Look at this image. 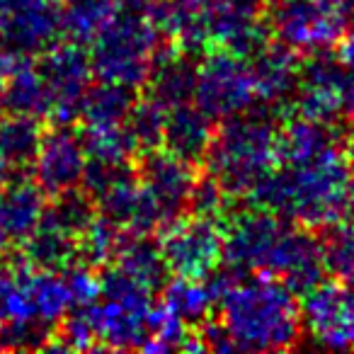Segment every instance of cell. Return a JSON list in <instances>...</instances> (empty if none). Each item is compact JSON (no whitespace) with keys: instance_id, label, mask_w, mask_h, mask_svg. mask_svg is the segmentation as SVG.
Here are the masks:
<instances>
[{"instance_id":"1","label":"cell","mask_w":354,"mask_h":354,"mask_svg":"<svg viewBox=\"0 0 354 354\" xmlns=\"http://www.w3.org/2000/svg\"><path fill=\"white\" fill-rule=\"evenodd\" d=\"M248 197L308 231L354 218V160L347 143L299 165H277Z\"/></svg>"},{"instance_id":"2","label":"cell","mask_w":354,"mask_h":354,"mask_svg":"<svg viewBox=\"0 0 354 354\" xmlns=\"http://www.w3.org/2000/svg\"><path fill=\"white\" fill-rule=\"evenodd\" d=\"M207 281L216 296L218 323L226 330L233 349L279 352L291 349L301 339V301L286 284L231 267H216Z\"/></svg>"},{"instance_id":"3","label":"cell","mask_w":354,"mask_h":354,"mask_svg":"<svg viewBox=\"0 0 354 354\" xmlns=\"http://www.w3.org/2000/svg\"><path fill=\"white\" fill-rule=\"evenodd\" d=\"M209 175L228 197H248L279 165V127L265 109L221 119L207 151Z\"/></svg>"},{"instance_id":"4","label":"cell","mask_w":354,"mask_h":354,"mask_svg":"<svg viewBox=\"0 0 354 354\" xmlns=\"http://www.w3.org/2000/svg\"><path fill=\"white\" fill-rule=\"evenodd\" d=\"M151 12H114L90 44L93 75L107 83L141 88L165 46Z\"/></svg>"},{"instance_id":"5","label":"cell","mask_w":354,"mask_h":354,"mask_svg":"<svg viewBox=\"0 0 354 354\" xmlns=\"http://www.w3.org/2000/svg\"><path fill=\"white\" fill-rule=\"evenodd\" d=\"M267 35L296 56L333 51L347 35V0H265Z\"/></svg>"},{"instance_id":"6","label":"cell","mask_w":354,"mask_h":354,"mask_svg":"<svg viewBox=\"0 0 354 354\" xmlns=\"http://www.w3.org/2000/svg\"><path fill=\"white\" fill-rule=\"evenodd\" d=\"M153 306V291L114 267L102 277L97 301L83 308L95 330L97 347L133 349L143 347L148 339V318Z\"/></svg>"},{"instance_id":"7","label":"cell","mask_w":354,"mask_h":354,"mask_svg":"<svg viewBox=\"0 0 354 354\" xmlns=\"http://www.w3.org/2000/svg\"><path fill=\"white\" fill-rule=\"evenodd\" d=\"M192 100L214 122L252 109L260 97H257L250 59L226 49L209 54L197 66V85Z\"/></svg>"},{"instance_id":"8","label":"cell","mask_w":354,"mask_h":354,"mask_svg":"<svg viewBox=\"0 0 354 354\" xmlns=\"http://www.w3.org/2000/svg\"><path fill=\"white\" fill-rule=\"evenodd\" d=\"M160 252L170 274L204 279L223 260V228L209 216H180L162 228Z\"/></svg>"},{"instance_id":"9","label":"cell","mask_w":354,"mask_h":354,"mask_svg":"<svg viewBox=\"0 0 354 354\" xmlns=\"http://www.w3.org/2000/svg\"><path fill=\"white\" fill-rule=\"evenodd\" d=\"M39 71L44 75L51 93V117L56 124H73L80 119V107H83L85 93L90 90L93 80V66L90 56L75 41L66 44H51L49 49L41 51Z\"/></svg>"},{"instance_id":"10","label":"cell","mask_w":354,"mask_h":354,"mask_svg":"<svg viewBox=\"0 0 354 354\" xmlns=\"http://www.w3.org/2000/svg\"><path fill=\"white\" fill-rule=\"evenodd\" d=\"M301 301L304 330L325 349H354V286L320 281Z\"/></svg>"},{"instance_id":"11","label":"cell","mask_w":354,"mask_h":354,"mask_svg":"<svg viewBox=\"0 0 354 354\" xmlns=\"http://www.w3.org/2000/svg\"><path fill=\"white\" fill-rule=\"evenodd\" d=\"M291 221L262 207L248 209L231 216L223 228V262L245 274H260L270 252Z\"/></svg>"},{"instance_id":"12","label":"cell","mask_w":354,"mask_h":354,"mask_svg":"<svg viewBox=\"0 0 354 354\" xmlns=\"http://www.w3.org/2000/svg\"><path fill=\"white\" fill-rule=\"evenodd\" d=\"M59 37V0H0V41L15 54L37 56Z\"/></svg>"},{"instance_id":"13","label":"cell","mask_w":354,"mask_h":354,"mask_svg":"<svg viewBox=\"0 0 354 354\" xmlns=\"http://www.w3.org/2000/svg\"><path fill=\"white\" fill-rule=\"evenodd\" d=\"M265 277L286 284L296 296L306 294L325 279L320 241L304 226L289 223L265 262Z\"/></svg>"},{"instance_id":"14","label":"cell","mask_w":354,"mask_h":354,"mask_svg":"<svg viewBox=\"0 0 354 354\" xmlns=\"http://www.w3.org/2000/svg\"><path fill=\"white\" fill-rule=\"evenodd\" d=\"M85 165H88V153L80 141V133L73 131L71 124H59L41 136L32 172L44 194L56 197L83 183Z\"/></svg>"},{"instance_id":"15","label":"cell","mask_w":354,"mask_h":354,"mask_svg":"<svg viewBox=\"0 0 354 354\" xmlns=\"http://www.w3.org/2000/svg\"><path fill=\"white\" fill-rule=\"evenodd\" d=\"M136 175L146 192L160 207L165 223H172L189 209V194H192L194 180H197L194 162L175 156L167 148L165 151L151 148L138 162Z\"/></svg>"},{"instance_id":"16","label":"cell","mask_w":354,"mask_h":354,"mask_svg":"<svg viewBox=\"0 0 354 354\" xmlns=\"http://www.w3.org/2000/svg\"><path fill=\"white\" fill-rule=\"evenodd\" d=\"M296 109L301 117L333 122L342 114V64L330 51L313 54L299 73Z\"/></svg>"},{"instance_id":"17","label":"cell","mask_w":354,"mask_h":354,"mask_svg":"<svg viewBox=\"0 0 354 354\" xmlns=\"http://www.w3.org/2000/svg\"><path fill=\"white\" fill-rule=\"evenodd\" d=\"M44 189L35 180H8L0 187V250L22 245L44 216Z\"/></svg>"},{"instance_id":"18","label":"cell","mask_w":354,"mask_h":354,"mask_svg":"<svg viewBox=\"0 0 354 354\" xmlns=\"http://www.w3.org/2000/svg\"><path fill=\"white\" fill-rule=\"evenodd\" d=\"M214 119L197 104H177L167 109L165 129H162V146L175 156L189 162L207 158V151L214 138Z\"/></svg>"},{"instance_id":"19","label":"cell","mask_w":354,"mask_h":354,"mask_svg":"<svg viewBox=\"0 0 354 354\" xmlns=\"http://www.w3.org/2000/svg\"><path fill=\"white\" fill-rule=\"evenodd\" d=\"M194 85H197V64L192 54L185 49H162L148 75V97L156 100L165 109L177 104L192 102Z\"/></svg>"},{"instance_id":"20","label":"cell","mask_w":354,"mask_h":354,"mask_svg":"<svg viewBox=\"0 0 354 354\" xmlns=\"http://www.w3.org/2000/svg\"><path fill=\"white\" fill-rule=\"evenodd\" d=\"M252 75H255L257 97L265 104L286 102L299 85V66L296 54L281 44H265L257 54L250 56Z\"/></svg>"},{"instance_id":"21","label":"cell","mask_w":354,"mask_h":354,"mask_svg":"<svg viewBox=\"0 0 354 354\" xmlns=\"http://www.w3.org/2000/svg\"><path fill=\"white\" fill-rule=\"evenodd\" d=\"M3 109H10L12 114H27V117H51V93L41 75L39 66L32 61V56H20L8 75L6 85L0 90Z\"/></svg>"},{"instance_id":"22","label":"cell","mask_w":354,"mask_h":354,"mask_svg":"<svg viewBox=\"0 0 354 354\" xmlns=\"http://www.w3.org/2000/svg\"><path fill=\"white\" fill-rule=\"evenodd\" d=\"M339 143L344 141L333 122H318L299 114L279 127V165H299L313 160Z\"/></svg>"},{"instance_id":"23","label":"cell","mask_w":354,"mask_h":354,"mask_svg":"<svg viewBox=\"0 0 354 354\" xmlns=\"http://www.w3.org/2000/svg\"><path fill=\"white\" fill-rule=\"evenodd\" d=\"M22 245H25V265L35 270L61 272L73 265L78 257V236L46 216H41L39 226Z\"/></svg>"},{"instance_id":"24","label":"cell","mask_w":354,"mask_h":354,"mask_svg":"<svg viewBox=\"0 0 354 354\" xmlns=\"http://www.w3.org/2000/svg\"><path fill=\"white\" fill-rule=\"evenodd\" d=\"M114 262H117V270H122L127 277H131L133 281H138L151 291L162 289L167 277H170V270L162 260L160 245L153 243L148 236L124 233Z\"/></svg>"},{"instance_id":"25","label":"cell","mask_w":354,"mask_h":354,"mask_svg":"<svg viewBox=\"0 0 354 354\" xmlns=\"http://www.w3.org/2000/svg\"><path fill=\"white\" fill-rule=\"evenodd\" d=\"M133 104H136L133 88L100 80L97 85H90V90L85 93L83 107H80V122H83V127L127 124Z\"/></svg>"},{"instance_id":"26","label":"cell","mask_w":354,"mask_h":354,"mask_svg":"<svg viewBox=\"0 0 354 354\" xmlns=\"http://www.w3.org/2000/svg\"><path fill=\"white\" fill-rule=\"evenodd\" d=\"M39 119L27 114H12L0 119V158L10 172H27L32 167L41 143Z\"/></svg>"},{"instance_id":"27","label":"cell","mask_w":354,"mask_h":354,"mask_svg":"<svg viewBox=\"0 0 354 354\" xmlns=\"http://www.w3.org/2000/svg\"><path fill=\"white\" fill-rule=\"evenodd\" d=\"M214 304H216V299H214L207 279L175 277V279H167L162 286V306L170 308L187 325L202 323Z\"/></svg>"},{"instance_id":"28","label":"cell","mask_w":354,"mask_h":354,"mask_svg":"<svg viewBox=\"0 0 354 354\" xmlns=\"http://www.w3.org/2000/svg\"><path fill=\"white\" fill-rule=\"evenodd\" d=\"M114 12L112 0H66V6H61V35L85 46L97 37Z\"/></svg>"},{"instance_id":"29","label":"cell","mask_w":354,"mask_h":354,"mask_svg":"<svg viewBox=\"0 0 354 354\" xmlns=\"http://www.w3.org/2000/svg\"><path fill=\"white\" fill-rule=\"evenodd\" d=\"M80 141L88 153V160L109 162V165H124L131 162L133 153L138 151V143L133 141L127 124L117 127H83Z\"/></svg>"},{"instance_id":"30","label":"cell","mask_w":354,"mask_h":354,"mask_svg":"<svg viewBox=\"0 0 354 354\" xmlns=\"http://www.w3.org/2000/svg\"><path fill=\"white\" fill-rule=\"evenodd\" d=\"M320 250H323L325 277L354 286V218L325 228Z\"/></svg>"},{"instance_id":"31","label":"cell","mask_w":354,"mask_h":354,"mask_svg":"<svg viewBox=\"0 0 354 354\" xmlns=\"http://www.w3.org/2000/svg\"><path fill=\"white\" fill-rule=\"evenodd\" d=\"M124 238V231L119 226H114L112 221H107L104 216H95L90 221V226L80 233L78 238V255L83 257V262L88 265H102L107 260H114L117 248Z\"/></svg>"},{"instance_id":"32","label":"cell","mask_w":354,"mask_h":354,"mask_svg":"<svg viewBox=\"0 0 354 354\" xmlns=\"http://www.w3.org/2000/svg\"><path fill=\"white\" fill-rule=\"evenodd\" d=\"M165 114L167 109L162 104H158L156 100L146 97L131 107L127 119V127L131 131L133 141L138 143V148L151 151V148L162 146V129H165Z\"/></svg>"},{"instance_id":"33","label":"cell","mask_w":354,"mask_h":354,"mask_svg":"<svg viewBox=\"0 0 354 354\" xmlns=\"http://www.w3.org/2000/svg\"><path fill=\"white\" fill-rule=\"evenodd\" d=\"M64 281L68 286V294L73 306H90L97 301L100 291H102V279L95 274L93 265L83 262V265H68L64 270Z\"/></svg>"},{"instance_id":"34","label":"cell","mask_w":354,"mask_h":354,"mask_svg":"<svg viewBox=\"0 0 354 354\" xmlns=\"http://www.w3.org/2000/svg\"><path fill=\"white\" fill-rule=\"evenodd\" d=\"M226 202H228V194L223 192V187L212 175L194 180L192 194H189V212L192 214L216 218L226 209Z\"/></svg>"},{"instance_id":"35","label":"cell","mask_w":354,"mask_h":354,"mask_svg":"<svg viewBox=\"0 0 354 354\" xmlns=\"http://www.w3.org/2000/svg\"><path fill=\"white\" fill-rule=\"evenodd\" d=\"M342 114L354 117V66H342Z\"/></svg>"},{"instance_id":"36","label":"cell","mask_w":354,"mask_h":354,"mask_svg":"<svg viewBox=\"0 0 354 354\" xmlns=\"http://www.w3.org/2000/svg\"><path fill=\"white\" fill-rule=\"evenodd\" d=\"M15 61H17L15 51L8 49V46L0 41V90H3V85H6L8 75H10L12 66H15Z\"/></svg>"},{"instance_id":"37","label":"cell","mask_w":354,"mask_h":354,"mask_svg":"<svg viewBox=\"0 0 354 354\" xmlns=\"http://www.w3.org/2000/svg\"><path fill=\"white\" fill-rule=\"evenodd\" d=\"M12 272H15V270H12V265L6 260V257L0 255V289H3V284H6V281L12 277Z\"/></svg>"},{"instance_id":"38","label":"cell","mask_w":354,"mask_h":354,"mask_svg":"<svg viewBox=\"0 0 354 354\" xmlns=\"http://www.w3.org/2000/svg\"><path fill=\"white\" fill-rule=\"evenodd\" d=\"M347 25L354 32V0H347Z\"/></svg>"},{"instance_id":"39","label":"cell","mask_w":354,"mask_h":354,"mask_svg":"<svg viewBox=\"0 0 354 354\" xmlns=\"http://www.w3.org/2000/svg\"><path fill=\"white\" fill-rule=\"evenodd\" d=\"M8 177H10V170H8V165L3 162V158H0V187L8 183Z\"/></svg>"},{"instance_id":"40","label":"cell","mask_w":354,"mask_h":354,"mask_svg":"<svg viewBox=\"0 0 354 354\" xmlns=\"http://www.w3.org/2000/svg\"><path fill=\"white\" fill-rule=\"evenodd\" d=\"M0 325H3V318H0Z\"/></svg>"}]
</instances>
